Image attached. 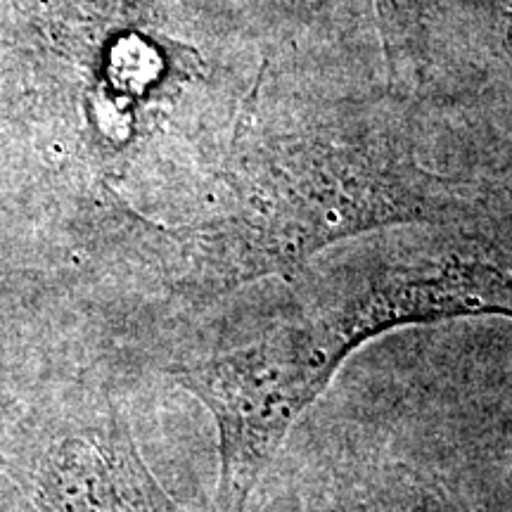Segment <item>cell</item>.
<instances>
[{"instance_id": "1", "label": "cell", "mask_w": 512, "mask_h": 512, "mask_svg": "<svg viewBox=\"0 0 512 512\" xmlns=\"http://www.w3.org/2000/svg\"><path fill=\"white\" fill-rule=\"evenodd\" d=\"M228 211L207 230L214 283L290 280L339 240L403 223H446L458 183L415 162L384 131H256L228 174Z\"/></svg>"}, {"instance_id": "2", "label": "cell", "mask_w": 512, "mask_h": 512, "mask_svg": "<svg viewBox=\"0 0 512 512\" xmlns=\"http://www.w3.org/2000/svg\"><path fill=\"white\" fill-rule=\"evenodd\" d=\"M337 370L302 318L290 316L245 347L176 373L219 430L221 512H247L278 448Z\"/></svg>"}, {"instance_id": "3", "label": "cell", "mask_w": 512, "mask_h": 512, "mask_svg": "<svg viewBox=\"0 0 512 512\" xmlns=\"http://www.w3.org/2000/svg\"><path fill=\"white\" fill-rule=\"evenodd\" d=\"M297 316L342 366L370 339L408 325L479 316L512 320V273L463 256L382 266L335 287Z\"/></svg>"}, {"instance_id": "4", "label": "cell", "mask_w": 512, "mask_h": 512, "mask_svg": "<svg viewBox=\"0 0 512 512\" xmlns=\"http://www.w3.org/2000/svg\"><path fill=\"white\" fill-rule=\"evenodd\" d=\"M41 491L53 512H181L114 420L62 441L43 467Z\"/></svg>"}, {"instance_id": "5", "label": "cell", "mask_w": 512, "mask_h": 512, "mask_svg": "<svg viewBox=\"0 0 512 512\" xmlns=\"http://www.w3.org/2000/svg\"><path fill=\"white\" fill-rule=\"evenodd\" d=\"M316 512H432L425 503H411L403 496L380 494L377 489L351 486L342 494H332Z\"/></svg>"}, {"instance_id": "6", "label": "cell", "mask_w": 512, "mask_h": 512, "mask_svg": "<svg viewBox=\"0 0 512 512\" xmlns=\"http://www.w3.org/2000/svg\"><path fill=\"white\" fill-rule=\"evenodd\" d=\"M382 22H384V43H387L389 62H396V57L406 48L413 46V34L420 27V5L418 0H377Z\"/></svg>"}]
</instances>
